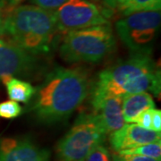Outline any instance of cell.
Returning a JSON list of instances; mask_svg holds the SVG:
<instances>
[{"instance_id":"obj_1","label":"cell","mask_w":161,"mask_h":161,"mask_svg":"<svg viewBox=\"0 0 161 161\" xmlns=\"http://www.w3.org/2000/svg\"><path fill=\"white\" fill-rule=\"evenodd\" d=\"M88 73L80 67H56L36 88L30 111L44 124L66 120L90 93Z\"/></svg>"},{"instance_id":"obj_2","label":"cell","mask_w":161,"mask_h":161,"mask_svg":"<svg viewBox=\"0 0 161 161\" xmlns=\"http://www.w3.org/2000/svg\"><path fill=\"white\" fill-rule=\"evenodd\" d=\"M59 30L55 12L34 5H19L0 12V36L32 55L51 50Z\"/></svg>"},{"instance_id":"obj_3","label":"cell","mask_w":161,"mask_h":161,"mask_svg":"<svg viewBox=\"0 0 161 161\" xmlns=\"http://www.w3.org/2000/svg\"><path fill=\"white\" fill-rule=\"evenodd\" d=\"M160 85V70L150 53H132L125 60L100 72L91 94H110L123 98L129 94L151 92L158 96Z\"/></svg>"},{"instance_id":"obj_4","label":"cell","mask_w":161,"mask_h":161,"mask_svg":"<svg viewBox=\"0 0 161 161\" xmlns=\"http://www.w3.org/2000/svg\"><path fill=\"white\" fill-rule=\"evenodd\" d=\"M115 39L109 24L66 32L59 47L61 58L69 63H97L114 50Z\"/></svg>"},{"instance_id":"obj_5","label":"cell","mask_w":161,"mask_h":161,"mask_svg":"<svg viewBox=\"0 0 161 161\" xmlns=\"http://www.w3.org/2000/svg\"><path fill=\"white\" fill-rule=\"evenodd\" d=\"M99 115L93 112L80 114L68 132L56 147L59 161H82L107 136Z\"/></svg>"},{"instance_id":"obj_6","label":"cell","mask_w":161,"mask_h":161,"mask_svg":"<svg viewBox=\"0 0 161 161\" xmlns=\"http://www.w3.org/2000/svg\"><path fill=\"white\" fill-rule=\"evenodd\" d=\"M160 22V10L136 12L120 19L115 23V30L132 53H150Z\"/></svg>"},{"instance_id":"obj_7","label":"cell","mask_w":161,"mask_h":161,"mask_svg":"<svg viewBox=\"0 0 161 161\" xmlns=\"http://www.w3.org/2000/svg\"><path fill=\"white\" fill-rule=\"evenodd\" d=\"M54 12L60 32L108 24L100 8L89 0H67Z\"/></svg>"},{"instance_id":"obj_8","label":"cell","mask_w":161,"mask_h":161,"mask_svg":"<svg viewBox=\"0 0 161 161\" xmlns=\"http://www.w3.org/2000/svg\"><path fill=\"white\" fill-rule=\"evenodd\" d=\"M38 69L36 56L9 40L0 38V81L12 77H29Z\"/></svg>"},{"instance_id":"obj_9","label":"cell","mask_w":161,"mask_h":161,"mask_svg":"<svg viewBox=\"0 0 161 161\" xmlns=\"http://www.w3.org/2000/svg\"><path fill=\"white\" fill-rule=\"evenodd\" d=\"M0 161H50V151L29 137L0 139Z\"/></svg>"},{"instance_id":"obj_10","label":"cell","mask_w":161,"mask_h":161,"mask_svg":"<svg viewBox=\"0 0 161 161\" xmlns=\"http://www.w3.org/2000/svg\"><path fill=\"white\" fill-rule=\"evenodd\" d=\"M160 132L142 128L137 124L125 123L120 129L111 132L109 142L116 152L135 148L143 144L160 141Z\"/></svg>"},{"instance_id":"obj_11","label":"cell","mask_w":161,"mask_h":161,"mask_svg":"<svg viewBox=\"0 0 161 161\" xmlns=\"http://www.w3.org/2000/svg\"><path fill=\"white\" fill-rule=\"evenodd\" d=\"M91 103L102 121L107 133L120 129L125 125L123 115V98L115 95L91 96Z\"/></svg>"},{"instance_id":"obj_12","label":"cell","mask_w":161,"mask_h":161,"mask_svg":"<svg viewBox=\"0 0 161 161\" xmlns=\"http://www.w3.org/2000/svg\"><path fill=\"white\" fill-rule=\"evenodd\" d=\"M122 98L125 123H135L143 111L155 108V102L149 92L129 94Z\"/></svg>"},{"instance_id":"obj_13","label":"cell","mask_w":161,"mask_h":161,"mask_svg":"<svg viewBox=\"0 0 161 161\" xmlns=\"http://www.w3.org/2000/svg\"><path fill=\"white\" fill-rule=\"evenodd\" d=\"M4 84L6 87V92L9 98L16 102L29 103L36 93V88L30 82L15 77L9 78L4 82Z\"/></svg>"},{"instance_id":"obj_14","label":"cell","mask_w":161,"mask_h":161,"mask_svg":"<svg viewBox=\"0 0 161 161\" xmlns=\"http://www.w3.org/2000/svg\"><path fill=\"white\" fill-rule=\"evenodd\" d=\"M161 0H125L119 8L125 15L142 11L160 10Z\"/></svg>"},{"instance_id":"obj_15","label":"cell","mask_w":161,"mask_h":161,"mask_svg":"<svg viewBox=\"0 0 161 161\" xmlns=\"http://www.w3.org/2000/svg\"><path fill=\"white\" fill-rule=\"evenodd\" d=\"M120 154H126V155H139L149 157L156 159L161 158V141L150 142V143L143 144L135 148L127 149V150L118 151Z\"/></svg>"},{"instance_id":"obj_16","label":"cell","mask_w":161,"mask_h":161,"mask_svg":"<svg viewBox=\"0 0 161 161\" xmlns=\"http://www.w3.org/2000/svg\"><path fill=\"white\" fill-rule=\"evenodd\" d=\"M23 112V108L20 104L14 100H6L0 103V118L14 119Z\"/></svg>"},{"instance_id":"obj_17","label":"cell","mask_w":161,"mask_h":161,"mask_svg":"<svg viewBox=\"0 0 161 161\" xmlns=\"http://www.w3.org/2000/svg\"><path fill=\"white\" fill-rule=\"evenodd\" d=\"M83 161H111V156L103 144L98 145L87 155Z\"/></svg>"},{"instance_id":"obj_18","label":"cell","mask_w":161,"mask_h":161,"mask_svg":"<svg viewBox=\"0 0 161 161\" xmlns=\"http://www.w3.org/2000/svg\"><path fill=\"white\" fill-rule=\"evenodd\" d=\"M31 1L34 4V6L54 12L59 6H62L64 3H65L67 0H31Z\"/></svg>"},{"instance_id":"obj_19","label":"cell","mask_w":161,"mask_h":161,"mask_svg":"<svg viewBox=\"0 0 161 161\" xmlns=\"http://www.w3.org/2000/svg\"><path fill=\"white\" fill-rule=\"evenodd\" d=\"M111 161H161L160 159H156L149 157L139 155H126L120 154L116 152L111 157Z\"/></svg>"},{"instance_id":"obj_20","label":"cell","mask_w":161,"mask_h":161,"mask_svg":"<svg viewBox=\"0 0 161 161\" xmlns=\"http://www.w3.org/2000/svg\"><path fill=\"white\" fill-rule=\"evenodd\" d=\"M151 110L152 108L143 111L139 115L135 123L142 128L151 130Z\"/></svg>"},{"instance_id":"obj_21","label":"cell","mask_w":161,"mask_h":161,"mask_svg":"<svg viewBox=\"0 0 161 161\" xmlns=\"http://www.w3.org/2000/svg\"><path fill=\"white\" fill-rule=\"evenodd\" d=\"M151 130L158 132L161 131V111L155 108L151 110Z\"/></svg>"},{"instance_id":"obj_22","label":"cell","mask_w":161,"mask_h":161,"mask_svg":"<svg viewBox=\"0 0 161 161\" xmlns=\"http://www.w3.org/2000/svg\"><path fill=\"white\" fill-rule=\"evenodd\" d=\"M24 0H0V7L3 10L11 9L14 6H19Z\"/></svg>"},{"instance_id":"obj_23","label":"cell","mask_w":161,"mask_h":161,"mask_svg":"<svg viewBox=\"0 0 161 161\" xmlns=\"http://www.w3.org/2000/svg\"><path fill=\"white\" fill-rule=\"evenodd\" d=\"M125 0H103L104 4L110 9H118Z\"/></svg>"},{"instance_id":"obj_24","label":"cell","mask_w":161,"mask_h":161,"mask_svg":"<svg viewBox=\"0 0 161 161\" xmlns=\"http://www.w3.org/2000/svg\"><path fill=\"white\" fill-rule=\"evenodd\" d=\"M94 1H98V0H94Z\"/></svg>"},{"instance_id":"obj_25","label":"cell","mask_w":161,"mask_h":161,"mask_svg":"<svg viewBox=\"0 0 161 161\" xmlns=\"http://www.w3.org/2000/svg\"><path fill=\"white\" fill-rule=\"evenodd\" d=\"M82 161H83V160H82Z\"/></svg>"}]
</instances>
